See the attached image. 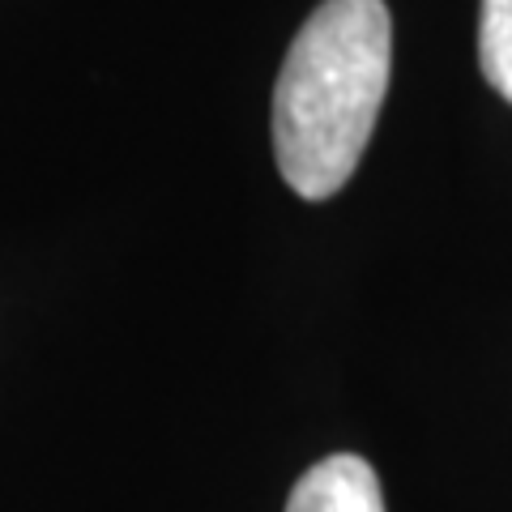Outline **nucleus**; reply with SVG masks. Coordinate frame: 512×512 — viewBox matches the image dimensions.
Returning <instances> with one entry per match:
<instances>
[{"mask_svg":"<svg viewBox=\"0 0 512 512\" xmlns=\"http://www.w3.org/2000/svg\"><path fill=\"white\" fill-rule=\"evenodd\" d=\"M393 69L384 0H325L299 26L274 90L278 171L303 201H325L355 175Z\"/></svg>","mask_w":512,"mask_h":512,"instance_id":"obj_1","label":"nucleus"},{"mask_svg":"<svg viewBox=\"0 0 512 512\" xmlns=\"http://www.w3.org/2000/svg\"><path fill=\"white\" fill-rule=\"evenodd\" d=\"M286 512H384L380 478L355 453L325 457L295 483Z\"/></svg>","mask_w":512,"mask_h":512,"instance_id":"obj_2","label":"nucleus"},{"mask_svg":"<svg viewBox=\"0 0 512 512\" xmlns=\"http://www.w3.org/2000/svg\"><path fill=\"white\" fill-rule=\"evenodd\" d=\"M478 64L491 90L512 103V0H483L478 9Z\"/></svg>","mask_w":512,"mask_h":512,"instance_id":"obj_3","label":"nucleus"}]
</instances>
